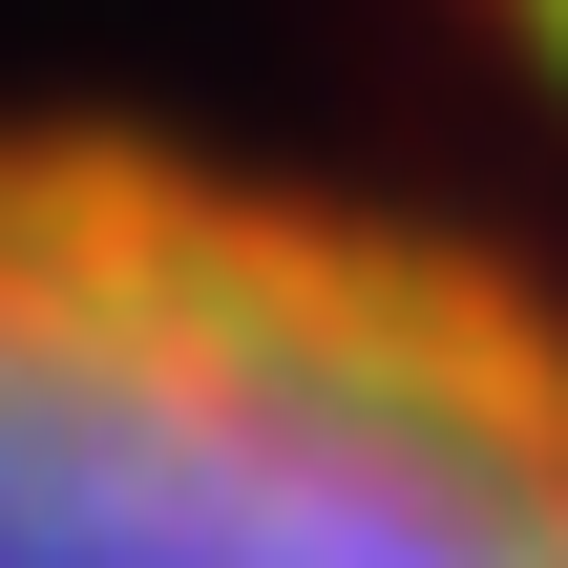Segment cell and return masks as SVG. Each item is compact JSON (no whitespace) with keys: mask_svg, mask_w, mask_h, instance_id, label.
Listing matches in <instances>:
<instances>
[{"mask_svg":"<svg viewBox=\"0 0 568 568\" xmlns=\"http://www.w3.org/2000/svg\"><path fill=\"white\" fill-rule=\"evenodd\" d=\"M0 568H568V316L443 211L0 126Z\"/></svg>","mask_w":568,"mask_h":568,"instance_id":"6da1fadb","label":"cell"},{"mask_svg":"<svg viewBox=\"0 0 568 568\" xmlns=\"http://www.w3.org/2000/svg\"><path fill=\"white\" fill-rule=\"evenodd\" d=\"M506 21H527V63H548V84H568V0H506Z\"/></svg>","mask_w":568,"mask_h":568,"instance_id":"7a4b0ae2","label":"cell"}]
</instances>
